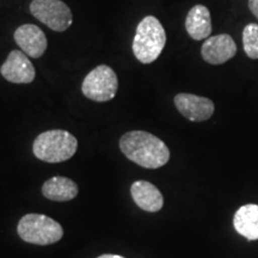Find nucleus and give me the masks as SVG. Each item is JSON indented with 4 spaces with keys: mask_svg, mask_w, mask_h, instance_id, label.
I'll return each mask as SVG.
<instances>
[{
    "mask_svg": "<svg viewBox=\"0 0 258 258\" xmlns=\"http://www.w3.org/2000/svg\"><path fill=\"white\" fill-rule=\"evenodd\" d=\"M120 148L129 160L145 169H159L170 160L166 144L148 132H128L120 139Z\"/></svg>",
    "mask_w": 258,
    "mask_h": 258,
    "instance_id": "1",
    "label": "nucleus"
},
{
    "mask_svg": "<svg viewBox=\"0 0 258 258\" xmlns=\"http://www.w3.org/2000/svg\"><path fill=\"white\" fill-rule=\"evenodd\" d=\"M166 43V32L158 18L147 16L138 24L133 40V53L141 63L156 61Z\"/></svg>",
    "mask_w": 258,
    "mask_h": 258,
    "instance_id": "2",
    "label": "nucleus"
},
{
    "mask_svg": "<svg viewBox=\"0 0 258 258\" xmlns=\"http://www.w3.org/2000/svg\"><path fill=\"white\" fill-rule=\"evenodd\" d=\"M78 148V140L69 132L53 129L41 133L32 144L37 159L46 163H62L72 158Z\"/></svg>",
    "mask_w": 258,
    "mask_h": 258,
    "instance_id": "3",
    "label": "nucleus"
},
{
    "mask_svg": "<svg viewBox=\"0 0 258 258\" xmlns=\"http://www.w3.org/2000/svg\"><path fill=\"white\" fill-rule=\"evenodd\" d=\"M18 235L25 243L49 245L57 243L63 235L62 226L47 215L27 214L17 226Z\"/></svg>",
    "mask_w": 258,
    "mask_h": 258,
    "instance_id": "4",
    "label": "nucleus"
},
{
    "mask_svg": "<svg viewBox=\"0 0 258 258\" xmlns=\"http://www.w3.org/2000/svg\"><path fill=\"white\" fill-rule=\"evenodd\" d=\"M118 79L115 71L106 64H99L84 79L82 92L93 102H108L116 96Z\"/></svg>",
    "mask_w": 258,
    "mask_h": 258,
    "instance_id": "5",
    "label": "nucleus"
},
{
    "mask_svg": "<svg viewBox=\"0 0 258 258\" xmlns=\"http://www.w3.org/2000/svg\"><path fill=\"white\" fill-rule=\"evenodd\" d=\"M30 12L51 30L66 31L73 23L72 11L62 0H32Z\"/></svg>",
    "mask_w": 258,
    "mask_h": 258,
    "instance_id": "6",
    "label": "nucleus"
},
{
    "mask_svg": "<svg viewBox=\"0 0 258 258\" xmlns=\"http://www.w3.org/2000/svg\"><path fill=\"white\" fill-rule=\"evenodd\" d=\"M173 102L177 110L189 121H207L214 114V103L206 97L191 95V93H178L175 96Z\"/></svg>",
    "mask_w": 258,
    "mask_h": 258,
    "instance_id": "7",
    "label": "nucleus"
},
{
    "mask_svg": "<svg viewBox=\"0 0 258 258\" xmlns=\"http://www.w3.org/2000/svg\"><path fill=\"white\" fill-rule=\"evenodd\" d=\"M4 79L14 84H29L35 79L36 71L28 55L22 50H12L0 67Z\"/></svg>",
    "mask_w": 258,
    "mask_h": 258,
    "instance_id": "8",
    "label": "nucleus"
},
{
    "mask_svg": "<svg viewBox=\"0 0 258 258\" xmlns=\"http://www.w3.org/2000/svg\"><path fill=\"white\" fill-rule=\"evenodd\" d=\"M237 54V44L228 34L208 37L201 48L202 59L209 64H222Z\"/></svg>",
    "mask_w": 258,
    "mask_h": 258,
    "instance_id": "9",
    "label": "nucleus"
},
{
    "mask_svg": "<svg viewBox=\"0 0 258 258\" xmlns=\"http://www.w3.org/2000/svg\"><path fill=\"white\" fill-rule=\"evenodd\" d=\"M17 46L28 56L38 59L47 50V37L44 32L35 24H23L16 29L14 34Z\"/></svg>",
    "mask_w": 258,
    "mask_h": 258,
    "instance_id": "10",
    "label": "nucleus"
},
{
    "mask_svg": "<svg viewBox=\"0 0 258 258\" xmlns=\"http://www.w3.org/2000/svg\"><path fill=\"white\" fill-rule=\"evenodd\" d=\"M131 194L138 207L145 212H159L164 206V198L159 189L147 180H137L131 186Z\"/></svg>",
    "mask_w": 258,
    "mask_h": 258,
    "instance_id": "11",
    "label": "nucleus"
},
{
    "mask_svg": "<svg viewBox=\"0 0 258 258\" xmlns=\"http://www.w3.org/2000/svg\"><path fill=\"white\" fill-rule=\"evenodd\" d=\"M185 30L192 40H207L212 34L211 12L205 5H195L185 18Z\"/></svg>",
    "mask_w": 258,
    "mask_h": 258,
    "instance_id": "12",
    "label": "nucleus"
},
{
    "mask_svg": "<svg viewBox=\"0 0 258 258\" xmlns=\"http://www.w3.org/2000/svg\"><path fill=\"white\" fill-rule=\"evenodd\" d=\"M78 185L67 177H51L42 185V194L50 201L67 202L78 195Z\"/></svg>",
    "mask_w": 258,
    "mask_h": 258,
    "instance_id": "13",
    "label": "nucleus"
},
{
    "mask_svg": "<svg viewBox=\"0 0 258 258\" xmlns=\"http://www.w3.org/2000/svg\"><path fill=\"white\" fill-rule=\"evenodd\" d=\"M234 230L247 240L258 239V205L241 206L233 218Z\"/></svg>",
    "mask_w": 258,
    "mask_h": 258,
    "instance_id": "14",
    "label": "nucleus"
},
{
    "mask_svg": "<svg viewBox=\"0 0 258 258\" xmlns=\"http://www.w3.org/2000/svg\"><path fill=\"white\" fill-rule=\"evenodd\" d=\"M244 51L250 59L258 60V24L249 23L243 30Z\"/></svg>",
    "mask_w": 258,
    "mask_h": 258,
    "instance_id": "15",
    "label": "nucleus"
},
{
    "mask_svg": "<svg viewBox=\"0 0 258 258\" xmlns=\"http://www.w3.org/2000/svg\"><path fill=\"white\" fill-rule=\"evenodd\" d=\"M247 5H249L251 14L258 19V0H249Z\"/></svg>",
    "mask_w": 258,
    "mask_h": 258,
    "instance_id": "16",
    "label": "nucleus"
},
{
    "mask_svg": "<svg viewBox=\"0 0 258 258\" xmlns=\"http://www.w3.org/2000/svg\"><path fill=\"white\" fill-rule=\"evenodd\" d=\"M98 258H124L122 256H118V254H102Z\"/></svg>",
    "mask_w": 258,
    "mask_h": 258,
    "instance_id": "17",
    "label": "nucleus"
}]
</instances>
